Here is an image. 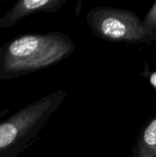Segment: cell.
<instances>
[{"label": "cell", "mask_w": 156, "mask_h": 157, "mask_svg": "<svg viewBox=\"0 0 156 157\" xmlns=\"http://www.w3.org/2000/svg\"><path fill=\"white\" fill-rule=\"evenodd\" d=\"M81 5H82V1H78V3H77V8H76V10H75V14H76V16H79V14H80V8H81Z\"/></svg>", "instance_id": "7"}, {"label": "cell", "mask_w": 156, "mask_h": 157, "mask_svg": "<svg viewBox=\"0 0 156 157\" xmlns=\"http://www.w3.org/2000/svg\"><path fill=\"white\" fill-rule=\"evenodd\" d=\"M2 2H3V0H0V4H1Z\"/></svg>", "instance_id": "9"}, {"label": "cell", "mask_w": 156, "mask_h": 157, "mask_svg": "<svg viewBox=\"0 0 156 157\" xmlns=\"http://www.w3.org/2000/svg\"><path fill=\"white\" fill-rule=\"evenodd\" d=\"M152 82H153V83H154V85H155V86H156V75H155V76H154V77L153 78Z\"/></svg>", "instance_id": "8"}, {"label": "cell", "mask_w": 156, "mask_h": 157, "mask_svg": "<svg viewBox=\"0 0 156 157\" xmlns=\"http://www.w3.org/2000/svg\"><path fill=\"white\" fill-rule=\"evenodd\" d=\"M143 43L156 40V2L153 4L149 11L142 20Z\"/></svg>", "instance_id": "6"}, {"label": "cell", "mask_w": 156, "mask_h": 157, "mask_svg": "<svg viewBox=\"0 0 156 157\" xmlns=\"http://www.w3.org/2000/svg\"><path fill=\"white\" fill-rule=\"evenodd\" d=\"M131 157H156V114L140 131L132 145Z\"/></svg>", "instance_id": "5"}, {"label": "cell", "mask_w": 156, "mask_h": 157, "mask_svg": "<svg viewBox=\"0 0 156 157\" xmlns=\"http://www.w3.org/2000/svg\"><path fill=\"white\" fill-rule=\"evenodd\" d=\"M92 33L102 40L115 42L143 43L142 19L128 9L112 6H97L86 17Z\"/></svg>", "instance_id": "3"}, {"label": "cell", "mask_w": 156, "mask_h": 157, "mask_svg": "<svg viewBox=\"0 0 156 157\" xmlns=\"http://www.w3.org/2000/svg\"><path fill=\"white\" fill-rule=\"evenodd\" d=\"M67 0H19L0 17V29L11 28L21 19L39 13L59 10Z\"/></svg>", "instance_id": "4"}, {"label": "cell", "mask_w": 156, "mask_h": 157, "mask_svg": "<svg viewBox=\"0 0 156 157\" xmlns=\"http://www.w3.org/2000/svg\"><path fill=\"white\" fill-rule=\"evenodd\" d=\"M75 43L62 32L29 33L0 46V80L7 81L53 66L69 57Z\"/></svg>", "instance_id": "1"}, {"label": "cell", "mask_w": 156, "mask_h": 157, "mask_svg": "<svg viewBox=\"0 0 156 157\" xmlns=\"http://www.w3.org/2000/svg\"><path fill=\"white\" fill-rule=\"evenodd\" d=\"M66 96L65 90H55L1 121L0 157H17L29 148L63 105Z\"/></svg>", "instance_id": "2"}]
</instances>
